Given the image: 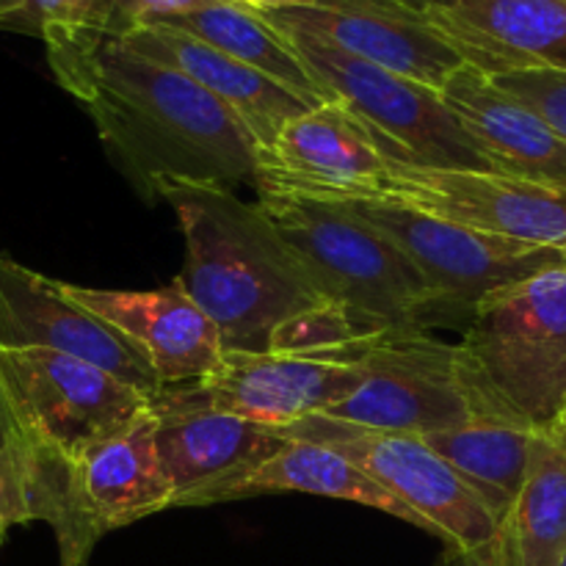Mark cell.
<instances>
[{"mask_svg": "<svg viewBox=\"0 0 566 566\" xmlns=\"http://www.w3.org/2000/svg\"><path fill=\"white\" fill-rule=\"evenodd\" d=\"M280 31L291 39L324 92L370 127L381 153L420 166L492 171L442 92L357 59L313 33L296 28Z\"/></svg>", "mask_w": 566, "mask_h": 566, "instance_id": "8992f818", "label": "cell"}, {"mask_svg": "<svg viewBox=\"0 0 566 566\" xmlns=\"http://www.w3.org/2000/svg\"><path fill=\"white\" fill-rule=\"evenodd\" d=\"M437 566H506V564H503L501 539H497L495 545L484 547V551H473V553L459 551V547H448Z\"/></svg>", "mask_w": 566, "mask_h": 566, "instance_id": "f1b7e54d", "label": "cell"}, {"mask_svg": "<svg viewBox=\"0 0 566 566\" xmlns=\"http://www.w3.org/2000/svg\"><path fill=\"white\" fill-rule=\"evenodd\" d=\"M556 566H566V551L562 553V558H558V562H556Z\"/></svg>", "mask_w": 566, "mask_h": 566, "instance_id": "836d02e7", "label": "cell"}, {"mask_svg": "<svg viewBox=\"0 0 566 566\" xmlns=\"http://www.w3.org/2000/svg\"><path fill=\"white\" fill-rule=\"evenodd\" d=\"M329 202V199H326ZM348 210L390 238L453 318H468L492 293L566 263V249L486 235L390 199H346Z\"/></svg>", "mask_w": 566, "mask_h": 566, "instance_id": "9c48e42d", "label": "cell"}, {"mask_svg": "<svg viewBox=\"0 0 566 566\" xmlns=\"http://www.w3.org/2000/svg\"><path fill=\"white\" fill-rule=\"evenodd\" d=\"M566 551V437L539 431L528 475L514 509L501 525L506 566H556Z\"/></svg>", "mask_w": 566, "mask_h": 566, "instance_id": "cb8c5ba5", "label": "cell"}, {"mask_svg": "<svg viewBox=\"0 0 566 566\" xmlns=\"http://www.w3.org/2000/svg\"><path fill=\"white\" fill-rule=\"evenodd\" d=\"M153 415L160 462L175 490L171 509L191 506L193 497L247 473L287 442L276 429L208 407L188 385L160 387L153 396Z\"/></svg>", "mask_w": 566, "mask_h": 566, "instance_id": "2e32d148", "label": "cell"}, {"mask_svg": "<svg viewBox=\"0 0 566 566\" xmlns=\"http://www.w3.org/2000/svg\"><path fill=\"white\" fill-rule=\"evenodd\" d=\"M258 197L321 296L365 329H426L431 321L453 318L407 254L346 205L285 191Z\"/></svg>", "mask_w": 566, "mask_h": 566, "instance_id": "277c9868", "label": "cell"}, {"mask_svg": "<svg viewBox=\"0 0 566 566\" xmlns=\"http://www.w3.org/2000/svg\"><path fill=\"white\" fill-rule=\"evenodd\" d=\"M260 14L276 28L313 33L357 59L412 77L437 92L464 66L457 48L446 42L423 14L379 0H318L315 6H287Z\"/></svg>", "mask_w": 566, "mask_h": 566, "instance_id": "9a60e30c", "label": "cell"}, {"mask_svg": "<svg viewBox=\"0 0 566 566\" xmlns=\"http://www.w3.org/2000/svg\"><path fill=\"white\" fill-rule=\"evenodd\" d=\"M0 381L22 440L66 459L153 409L138 387L48 348H0Z\"/></svg>", "mask_w": 566, "mask_h": 566, "instance_id": "52a82bcc", "label": "cell"}, {"mask_svg": "<svg viewBox=\"0 0 566 566\" xmlns=\"http://www.w3.org/2000/svg\"><path fill=\"white\" fill-rule=\"evenodd\" d=\"M442 99L479 144L492 171L566 191V142L490 75L464 64L442 86Z\"/></svg>", "mask_w": 566, "mask_h": 566, "instance_id": "d6986e66", "label": "cell"}, {"mask_svg": "<svg viewBox=\"0 0 566 566\" xmlns=\"http://www.w3.org/2000/svg\"><path fill=\"white\" fill-rule=\"evenodd\" d=\"M42 42L55 81L83 103L144 199H158L160 180L258 186V142L191 77L119 39L50 31Z\"/></svg>", "mask_w": 566, "mask_h": 566, "instance_id": "6da1fadb", "label": "cell"}, {"mask_svg": "<svg viewBox=\"0 0 566 566\" xmlns=\"http://www.w3.org/2000/svg\"><path fill=\"white\" fill-rule=\"evenodd\" d=\"M536 434L539 431L512 420L475 415L468 423L434 431L423 440L462 475L464 484L503 525L528 475Z\"/></svg>", "mask_w": 566, "mask_h": 566, "instance_id": "7402d4cb", "label": "cell"}, {"mask_svg": "<svg viewBox=\"0 0 566 566\" xmlns=\"http://www.w3.org/2000/svg\"><path fill=\"white\" fill-rule=\"evenodd\" d=\"M558 431H562V434L566 437V409H564V415H562V420H558V426H556Z\"/></svg>", "mask_w": 566, "mask_h": 566, "instance_id": "d6a6232c", "label": "cell"}, {"mask_svg": "<svg viewBox=\"0 0 566 566\" xmlns=\"http://www.w3.org/2000/svg\"><path fill=\"white\" fill-rule=\"evenodd\" d=\"M61 287L72 302L122 332L147 357L164 387L202 381L224 357L219 326L177 282L158 291H99L66 282Z\"/></svg>", "mask_w": 566, "mask_h": 566, "instance_id": "e0dca14e", "label": "cell"}, {"mask_svg": "<svg viewBox=\"0 0 566 566\" xmlns=\"http://www.w3.org/2000/svg\"><path fill=\"white\" fill-rule=\"evenodd\" d=\"M387 175L370 127L343 103L315 105L282 127L258 155V191L310 199H374Z\"/></svg>", "mask_w": 566, "mask_h": 566, "instance_id": "5bb4252c", "label": "cell"}, {"mask_svg": "<svg viewBox=\"0 0 566 566\" xmlns=\"http://www.w3.org/2000/svg\"><path fill=\"white\" fill-rule=\"evenodd\" d=\"M31 468L22 437L9 448H0V542L14 525L33 523Z\"/></svg>", "mask_w": 566, "mask_h": 566, "instance_id": "4316f807", "label": "cell"}, {"mask_svg": "<svg viewBox=\"0 0 566 566\" xmlns=\"http://www.w3.org/2000/svg\"><path fill=\"white\" fill-rule=\"evenodd\" d=\"M457 348L475 415L556 429L566 409V263L486 296Z\"/></svg>", "mask_w": 566, "mask_h": 566, "instance_id": "3957f363", "label": "cell"}, {"mask_svg": "<svg viewBox=\"0 0 566 566\" xmlns=\"http://www.w3.org/2000/svg\"><path fill=\"white\" fill-rule=\"evenodd\" d=\"M20 440V429L14 423V415H11L9 398H6L3 381H0V448H9L11 442Z\"/></svg>", "mask_w": 566, "mask_h": 566, "instance_id": "f546056e", "label": "cell"}, {"mask_svg": "<svg viewBox=\"0 0 566 566\" xmlns=\"http://www.w3.org/2000/svg\"><path fill=\"white\" fill-rule=\"evenodd\" d=\"M119 42H125L133 53L171 66V70L182 72L193 83H199L205 92L213 94L221 105H227L241 119V125L252 133L260 149H269L287 122L313 108L302 97L287 92L285 86L265 77L263 72L230 59L221 50L205 44L202 39L177 31L171 25L153 22V25L138 28Z\"/></svg>", "mask_w": 566, "mask_h": 566, "instance_id": "ffe728a7", "label": "cell"}, {"mask_svg": "<svg viewBox=\"0 0 566 566\" xmlns=\"http://www.w3.org/2000/svg\"><path fill=\"white\" fill-rule=\"evenodd\" d=\"M230 3L247 6V9L269 11V9H287V6H315L318 0H230Z\"/></svg>", "mask_w": 566, "mask_h": 566, "instance_id": "1f68e13d", "label": "cell"}, {"mask_svg": "<svg viewBox=\"0 0 566 566\" xmlns=\"http://www.w3.org/2000/svg\"><path fill=\"white\" fill-rule=\"evenodd\" d=\"M285 492L359 503V506L385 512L429 534L418 514L409 512L398 497H392L385 486L376 484L357 464L348 462L343 453L310 440H287L285 448L276 451L274 457L254 464L247 473L232 475L213 490L202 492V495L193 497L191 506H219V503L247 501V497L260 495H285Z\"/></svg>", "mask_w": 566, "mask_h": 566, "instance_id": "44dd1931", "label": "cell"}, {"mask_svg": "<svg viewBox=\"0 0 566 566\" xmlns=\"http://www.w3.org/2000/svg\"><path fill=\"white\" fill-rule=\"evenodd\" d=\"M216 3H224V0H92L77 25L59 28V31H81L86 36L99 39H125L138 28L191 14V11L208 9Z\"/></svg>", "mask_w": 566, "mask_h": 566, "instance_id": "d4e9b609", "label": "cell"}, {"mask_svg": "<svg viewBox=\"0 0 566 566\" xmlns=\"http://www.w3.org/2000/svg\"><path fill=\"white\" fill-rule=\"evenodd\" d=\"M503 92L517 97L542 116L566 142V72H506L490 75Z\"/></svg>", "mask_w": 566, "mask_h": 566, "instance_id": "484cf974", "label": "cell"}, {"mask_svg": "<svg viewBox=\"0 0 566 566\" xmlns=\"http://www.w3.org/2000/svg\"><path fill=\"white\" fill-rule=\"evenodd\" d=\"M357 359L365 368L363 385L321 418L420 437L475 418L473 396L459 368V348L426 329L370 335Z\"/></svg>", "mask_w": 566, "mask_h": 566, "instance_id": "30bf717a", "label": "cell"}, {"mask_svg": "<svg viewBox=\"0 0 566 566\" xmlns=\"http://www.w3.org/2000/svg\"><path fill=\"white\" fill-rule=\"evenodd\" d=\"M155 197L175 208L186 238L175 282L219 326L227 352H271L285 321L326 302L260 202L186 180H160Z\"/></svg>", "mask_w": 566, "mask_h": 566, "instance_id": "7a4b0ae2", "label": "cell"}, {"mask_svg": "<svg viewBox=\"0 0 566 566\" xmlns=\"http://www.w3.org/2000/svg\"><path fill=\"white\" fill-rule=\"evenodd\" d=\"M385 155L387 175L374 199H390L434 219L512 238L534 247L566 249V191L501 171L440 169Z\"/></svg>", "mask_w": 566, "mask_h": 566, "instance_id": "8fae6325", "label": "cell"}, {"mask_svg": "<svg viewBox=\"0 0 566 566\" xmlns=\"http://www.w3.org/2000/svg\"><path fill=\"white\" fill-rule=\"evenodd\" d=\"M280 434L285 440L321 442L343 453L418 514L429 534L446 542V547L473 553L501 539V523L420 434L363 429L321 415L282 429Z\"/></svg>", "mask_w": 566, "mask_h": 566, "instance_id": "ba28073f", "label": "cell"}, {"mask_svg": "<svg viewBox=\"0 0 566 566\" xmlns=\"http://www.w3.org/2000/svg\"><path fill=\"white\" fill-rule=\"evenodd\" d=\"M363 379L359 359L224 352L213 374L188 387L208 407L282 431L346 401Z\"/></svg>", "mask_w": 566, "mask_h": 566, "instance_id": "7c38bea8", "label": "cell"}, {"mask_svg": "<svg viewBox=\"0 0 566 566\" xmlns=\"http://www.w3.org/2000/svg\"><path fill=\"white\" fill-rule=\"evenodd\" d=\"M426 20L484 75L566 72V0H459Z\"/></svg>", "mask_w": 566, "mask_h": 566, "instance_id": "ac0fdd59", "label": "cell"}, {"mask_svg": "<svg viewBox=\"0 0 566 566\" xmlns=\"http://www.w3.org/2000/svg\"><path fill=\"white\" fill-rule=\"evenodd\" d=\"M160 25H171L177 31H186L191 36L202 39L205 44L221 50L230 59L263 72L265 77L285 86L287 92L302 97L313 108L315 105L332 103V97L315 81L307 64L298 59L291 39L274 22L265 20L258 9H247V6L224 0V3L208 6V9L191 11V14L160 20Z\"/></svg>", "mask_w": 566, "mask_h": 566, "instance_id": "603a6c76", "label": "cell"}, {"mask_svg": "<svg viewBox=\"0 0 566 566\" xmlns=\"http://www.w3.org/2000/svg\"><path fill=\"white\" fill-rule=\"evenodd\" d=\"M25 453L33 517L53 528L61 566H86L105 534L175 506L153 409L75 459L31 442Z\"/></svg>", "mask_w": 566, "mask_h": 566, "instance_id": "5b68a950", "label": "cell"}, {"mask_svg": "<svg viewBox=\"0 0 566 566\" xmlns=\"http://www.w3.org/2000/svg\"><path fill=\"white\" fill-rule=\"evenodd\" d=\"M0 348L70 354L108 370L149 398L164 387L147 357L122 332L72 302L61 282L25 269L9 254H0Z\"/></svg>", "mask_w": 566, "mask_h": 566, "instance_id": "4fadbf2b", "label": "cell"}, {"mask_svg": "<svg viewBox=\"0 0 566 566\" xmlns=\"http://www.w3.org/2000/svg\"><path fill=\"white\" fill-rule=\"evenodd\" d=\"M379 3H387V6H396V9H407V11H415V14H429V11L434 9H446V6H453L459 3V0H379Z\"/></svg>", "mask_w": 566, "mask_h": 566, "instance_id": "4dcf8cb0", "label": "cell"}, {"mask_svg": "<svg viewBox=\"0 0 566 566\" xmlns=\"http://www.w3.org/2000/svg\"><path fill=\"white\" fill-rule=\"evenodd\" d=\"M92 0H0V25L39 39L81 22Z\"/></svg>", "mask_w": 566, "mask_h": 566, "instance_id": "83f0119b", "label": "cell"}]
</instances>
